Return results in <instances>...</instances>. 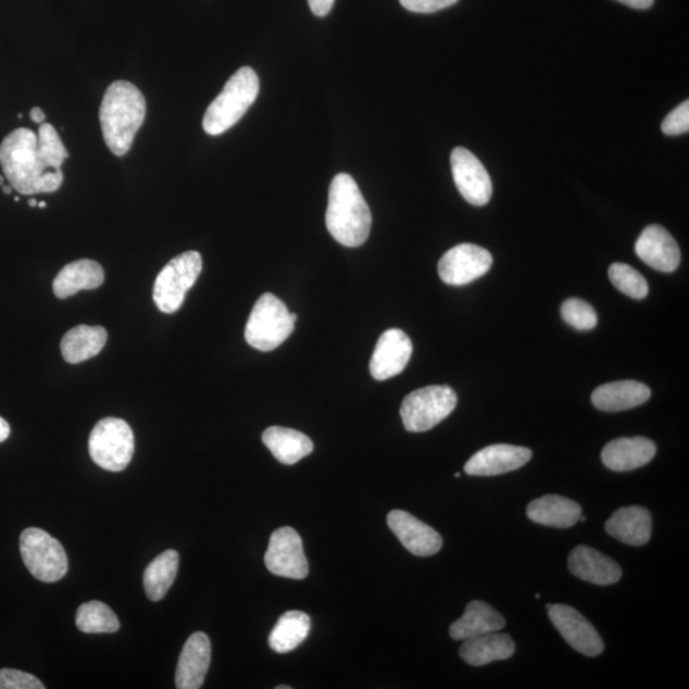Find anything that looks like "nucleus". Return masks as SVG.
I'll return each mask as SVG.
<instances>
[{
    "label": "nucleus",
    "instance_id": "23",
    "mask_svg": "<svg viewBox=\"0 0 689 689\" xmlns=\"http://www.w3.org/2000/svg\"><path fill=\"white\" fill-rule=\"evenodd\" d=\"M527 517L533 523L555 527V529H568L580 522L582 515L581 505L562 496H544L527 505Z\"/></svg>",
    "mask_w": 689,
    "mask_h": 689
},
{
    "label": "nucleus",
    "instance_id": "4",
    "mask_svg": "<svg viewBox=\"0 0 689 689\" xmlns=\"http://www.w3.org/2000/svg\"><path fill=\"white\" fill-rule=\"evenodd\" d=\"M260 93V79L251 67H241L227 80L203 116V129L211 136L224 134L243 118Z\"/></svg>",
    "mask_w": 689,
    "mask_h": 689
},
{
    "label": "nucleus",
    "instance_id": "31",
    "mask_svg": "<svg viewBox=\"0 0 689 689\" xmlns=\"http://www.w3.org/2000/svg\"><path fill=\"white\" fill-rule=\"evenodd\" d=\"M76 625L84 634H114L121 628V622L112 607L97 600L78 607Z\"/></svg>",
    "mask_w": 689,
    "mask_h": 689
},
{
    "label": "nucleus",
    "instance_id": "11",
    "mask_svg": "<svg viewBox=\"0 0 689 689\" xmlns=\"http://www.w3.org/2000/svg\"><path fill=\"white\" fill-rule=\"evenodd\" d=\"M493 265V256L486 248L464 243L446 252L438 263L441 280L449 285H467L486 275Z\"/></svg>",
    "mask_w": 689,
    "mask_h": 689
},
{
    "label": "nucleus",
    "instance_id": "27",
    "mask_svg": "<svg viewBox=\"0 0 689 689\" xmlns=\"http://www.w3.org/2000/svg\"><path fill=\"white\" fill-rule=\"evenodd\" d=\"M262 441L284 465H295L300 460L310 456L314 450L310 437L290 428L270 427L263 434Z\"/></svg>",
    "mask_w": 689,
    "mask_h": 689
},
{
    "label": "nucleus",
    "instance_id": "1",
    "mask_svg": "<svg viewBox=\"0 0 689 689\" xmlns=\"http://www.w3.org/2000/svg\"><path fill=\"white\" fill-rule=\"evenodd\" d=\"M70 153L51 124L42 123L38 136L20 128L0 145V164L13 189L25 196L57 192L63 185L62 165Z\"/></svg>",
    "mask_w": 689,
    "mask_h": 689
},
{
    "label": "nucleus",
    "instance_id": "43",
    "mask_svg": "<svg viewBox=\"0 0 689 689\" xmlns=\"http://www.w3.org/2000/svg\"><path fill=\"white\" fill-rule=\"evenodd\" d=\"M38 208L46 209L47 208V203L46 202H39L38 203Z\"/></svg>",
    "mask_w": 689,
    "mask_h": 689
},
{
    "label": "nucleus",
    "instance_id": "28",
    "mask_svg": "<svg viewBox=\"0 0 689 689\" xmlns=\"http://www.w3.org/2000/svg\"><path fill=\"white\" fill-rule=\"evenodd\" d=\"M108 333L101 326L80 325L64 335L61 350L64 361L79 364L97 356L104 349Z\"/></svg>",
    "mask_w": 689,
    "mask_h": 689
},
{
    "label": "nucleus",
    "instance_id": "6",
    "mask_svg": "<svg viewBox=\"0 0 689 689\" xmlns=\"http://www.w3.org/2000/svg\"><path fill=\"white\" fill-rule=\"evenodd\" d=\"M20 551L26 568L36 580L51 584L67 575V553L61 542L47 531L38 527L22 531Z\"/></svg>",
    "mask_w": 689,
    "mask_h": 689
},
{
    "label": "nucleus",
    "instance_id": "7",
    "mask_svg": "<svg viewBox=\"0 0 689 689\" xmlns=\"http://www.w3.org/2000/svg\"><path fill=\"white\" fill-rule=\"evenodd\" d=\"M89 451L93 463L104 471L123 472L134 458V431L118 417H105L91 431Z\"/></svg>",
    "mask_w": 689,
    "mask_h": 689
},
{
    "label": "nucleus",
    "instance_id": "18",
    "mask_svg": "<svg viewBox=\"0 0 689 689\" xmlns=\"http://www.w3.org/2000/svg\"><path fill=\"white\" fill-rule=\"evenodd\" d=\"M211 664V641L203 632H196L189 637L181 650L175 686L178 689H198L204 684V678Z\"/></svg>",
    "mask_w": 689,
    "mask_h": 689
},
{
    "label": "nucleus",
    "instance_id": "10",
    "mask_svg": "<svg viewBox=\"0 0 689 689\" xmlns=\"http://www.w3.org/2000/svg\"><path fill=\"white\" fill-rule=\"evenodd\" d=\"M265 563L271 574L292 580H304L310 572L302 538L288 526L271 535Z\"/></svg>",
    "mask_w": 689,
    "mask_h": 689
},
{
    "label": "nucleus",
    "instance_id": "37",
    "mask_svg": "<svg viewBox=\"0 0 689 689\" xmlns=\"http://www.w3.org/2000/svg\"><path fill=\"white\" fill-rule=\"evenodd\" d=\"M311 11L318 17H325L331 12L335 0H308Z\"/></svg>",
    "mask_w": 689,
    "mask_h": 689
},
{
    "label": "nucleus",
    "instance_id": "45",
    "mask_svg": "<svg viewBox=\"0 0 689 689\" xmlns=\"http://www.w3.org/2000/svg\"><path fill=\"white\" fill-rule=\"evenodd\" d=\"M4 186V178L2 177V175H0V187Z\"/></svg>",
    "mask_w": 689,
    "mask_h": 689
},
{
    "label": "nucleus",
    "instance_id": "2",
    "mask_svg": "<svg viewBox=\"0 0 689 689\" xmlns=\"http://www.w3.org/2000/svg\"><path fill=\"white\" fill-rule=\"evenodd\" d=\"M99 116L108 149L115 156H124L145 122V97L134 84L116 80L108 87Z\"/></svg>",
    "mask_w": 689,
    "mask_h": 689
},
{
    "label": "nucleus",
    "instance_id": "3",
    "mask_svg": "<svg viewBox=\"0 0 689 689\" xmlns=\"http://www.w3.org/2000/svg\"><path fill=\"white\" fill-rule=\"evenodd\" d=\"M326 225L335 240L344 247H361L369 237L371 210L349 174H337L329 186Z\"/></svg>",
    "mask_w": 689,
    "mask_h": 689
},
{
    "label": "nucleus",
    "instance_id": "41",
    "mask_svg": "<svg viewBox=\"0 0 689 689\" xmlns=\"http://www.w3.org/2000/svg\"><path fill=\"white\" fill-rule=\"evenodd\" d=\"M2 188H3V193L4 195H11L12 193V190H13L12 186H3Z\"/></svg>",
    "mask_w": 689,
    "mask_h": 689
},
{
    "label": "nucleus",
    "instance_id": "5",
    "mask_svg": "<svg viewBox=\"0 0 689 689\" xmlns=\"http://www.w3.org/2000/svg\"><path fill=\"white\" fill-rule=\"evenodd\" d=\"M298 315L271 292L263 295L253 306L246 327V340L252 348L273 351L295 331Z\"/></svg>",
    "mask_w": 689,
    "mask_h": 689
},
{
    "label": "nucleus",
    "instance_id": "17",
    "mask_svg": "<svg viewBox=\"0 0 689 689\" xmlns=\"http://www.w3.org/2000/svg\"><path fill=\"white\" fill-rule=\"evenodd\" d=\"M636 254L660 273H673L680 263V249L671 233L660 225H650L636 241Z\"/></svg>",
    "mask_w": 689,
    "mask_h": 689
},
{
    "label": "nucleus",
    "instance_id": "16",
    "mask_svg": "<svg viewBox=\"0 0 689 689\" xmlns=\"http://www.w3.org/2000/svg\"><path fill=\"white\" fill-rule=\"evenodd\" d=\"M533 458L526 447L512 444H492L476 452L467 461L465 473L472 476H496L518 471Z\"/></svg>",
    "mask_w": 689,
    "mask_h": 689
},
{
    "label": "nucleus",
    "instance_id": "40",
    "mask_svg": "<svg viewBox=\"0 0 689 689\" xmlns=\"http://www.w3.org/2000/svg\"><path fill=\"white\" fill-rule=\"evenodd\" d=\"M30 116L32 121L38 124H42L43 121H46L47 118L46 113H43L42 110L38 107L32 109Z\"/></svg>",
    "mask_w": 689,
    "mask_h": 689
},
{
    "label": "nucleus",
    "instance_id": "36",
    "mask_svg": "<svg viewBox=\"0 0 689 689\" xmlns=\"http://www.w3.org/2000/svg\"><path fill=\"white\" fill-rule=\"evenodd\" d=\"M458 2L459 0H400L405 10L415 13H435Z\"/></svg>",
    "mask_w": 689,
    "mask_h": 689
},
{
    "label": "nucleus",
    "instance_id": "33",
    "mask_svg": "<svg viewBox=\"0 0 689 689\" xmlns=\"http://www.w3.org/2000/svg\"><path fill=\"white\" fill-rule=\"evenodd\" d=\"M562 318L569 326L580 329V331H589L598 325V315L596 310L585 300L572 298L566 300L561 308Z\"/></svg>",
    "mask_w": 689,
    "mask_h": 689
},
{
    "label": "nucleus",
    "instance_id": "22",
    "mask_svg": "<svg viewBox=\"0 0 689 689\" xmlns=\"http://www.w3.org/2000/svg\"><path fill=\"white\" fill-rule=\"evenodd\" d=\"M651 391L647 385L637 380H618V383L599 386L591 394L593 406L606 413L623 412L644 404Z\"/></svg>",
    "mask_w": 689,
    "mask_h": 689
},
{
    "label": "nucleus",
    "instance_id": "26",
    "mask_svg": "<svg viewBox=\"0 0 689 689\" xmlns=\"http://www.w3.org/2000/svg\"><path fill=\"white\" fill-rule=\"evenodd\" d=\"M515 642L510 635L490 632L464 640L463 647L460 648V656L467 664L483 666L510 659L515 654Z\"/></svg>",
    "mask_w": 689,
    "mask_h": 689
},
{
    "label": "nucleus",
    "instance_id": "46",
    "mask_svg": "<svg viewBox=\"0 0 689 689\" xmlns=\"http://www.w3.org/2000/svg\"><path fill=\"white\" fill-rule=\"evenodd\" d=\"M460 476H461L460 473L454 474V478H460Z\"/></svg>",
    "mask_w": 689,
    "mask_h": 689
},
{
    "label": "nucleus",
    "instance_id": "20",
    "mask_svg": "<svg viewBox=\"0 0 689 689\" xmlns=\"http://www.w3.org/2000/svg\"><path fill=\"white\" fill-rule=\"evenodd\" d=\"M655 454L656 446L649 438H618L604 447L601 460L613 472H630L648 465Z\"/></svg>",
    "mask_w": 689,
    "mask_h": 689
},
{
    "label": "nucleus",
    "instance_id": "25",
    "mask_svg": "<svg viewBox=\"0 0 689 689\" xmlns=\"http://www.w3.org/2000/svg\"><path fill=\"white\" fill-rule=\"evenodd\" d=\"M105 280L104 268L91 260H79L70 263L55 277L53 290L57 298L67 299L80 290L100 288Z\"/></svg>",
    "mask_w": 689,
    "mask_h": 689
},
{
    "label": "nucleus",
    "instance_id": "35",
    "mask_svg": "<svg viewBox=\"0 0 689 689\" xmlns=\"http://www.w3.org/2000/svg\"><path fill=\"white\" fill-rule=\"evenodd\" d=\"M663 134L666 136H680L689 130V101L686 100L674 109L662 123Z\"/></svg>",
    "mask_w": 689,
    "mask_h": 689
},
{
    "label": "nucleus",
    "instance_id": "19",
    "mask_svg": "<svg viewBox=\"0 0 689 689\" xmlns=\"http://www.w3.org/2000/svg\"><path fill=\"white\" fill-rule=\"evenodd\" d=\"M572 575L599 586L617 584L622 577L619 564L597 549L580 546L568 556Z\"/></svg>",
    "mask_w": 689,
    "mask_h": 689
},
{
    "label": "nucleus",
    "instance_id": "32",
    "mask_svg": "<svg viewBox=\"0 0 689 689\" xmlns=\"http://www.w3.org/2000/svg\"><path fill=\"white\" fill-rule=\"evenodd\" d=\"M610 278L615 288L630 298L643 299L649 295V285L644 277L626 263H613Z\"/></svg>",
    "mask_w": 689,
    "mask_h": 689
},
{
    "label": "nucleus",
    "instance_id": "15",
    "mask_svg": "<svg viewBox=\"0 0 689 689\" xmlns=\"http://www.w3.org/2000/svg\"><path fill=\"white\" fill-rule=\"evenodd\" d=\"M387 524L408 551L417 556H430L441 551L443 541L434 527L421 522L406 511L388 513Z\"/></svg>",
    "mask_w": 689,
    "mask_h": 689
},
{
    "label": "nucleus",
    "instance_id": "8",
    "mask_svg": "<svg viewBox=\"0 0 689 689\" xmlns=\"http://www.w3.org/2000/svg\"><path fill=\"white\" fill-rule=\"evenodd\" d=\"M458 405V394L450 386H427L409 393L400 409L405 429L421 434L443 422Z\"/></svg>",
    "mask_w": 689,
    "mask_h": 689
},
{
    "label": "nucleus",
    "instance_id": "24",
    "mask_svg": "<svg viewBox=\"0 0 689 689\" xmlns=\"http://www.w3.org/2000/svg\"><path fill=\"white\" fill-rule=\"evenodd\" d=\"M505 626L503 615L484 601L474 600L468 603L460 619L450 627L453 640L464 641L472 637L490 632H500Z\"/></svg>",
    "mask_w": 689,
    "mask_h": 689
},
{
    "label": "nucleus",
    "instance_id": "14",
    "mask_svg": "<svg viewBox=\"0 0 689 689\" xmlns=\"http://www.w3.org/2000/svg\"><path fill=\"white\" fill-rule=\"evenodd\" d=\"M413 354V342L401 329L391 328L380 335L369 369L373 378L386 380L400 375Z\"/></svg>",
    "mask_w": 689,
    "mask_h": 689
},
{
    "label": "nucleus",
    "instance_id": "21",
    "mask_svg": "<svg viewBox=\"0 0 689 689\" xmlns=\"http://www.w3.org/2000/svg\"><path fill=\"white\" fill-rule=\"evenodd\" d=\"M605 530L611 537L625 544L634 547L648 544L652 531L651 513L640 505L619 509L607 519Z\"/></svg>",
    "mask_w": 689,
    "mask_h": 689
},
{
    "label": "nucleus",
    "instance_id": "29",
    "mask_svg": "<svg viewBox=\"0 0 689 689\" xmlns=\"http://www.w3.org/2000/svg\"><path fill=\"white\" fill-rule=\"evenodd\" d=\"M311 626L310 615L299 611L286 612L268 637L270 648L277 654H288L304 642L311 632Z\"/></svg>",
    "mask_w": 689,
    "mask_h": 689
},
{
    "label": "nucleus",
    "instance_id": "9",
    "mask_svg": "<svg viewBox=\"0 0 689 689\" xmlns=\"http://www.w3.org/2000/svg\"><path fill=\"white\" fill-rule=\"evenodd\" d=\"M201 271L202 256L195 251L181 253L168 262L153 286V300L159 310L166 314L177 312Z\"/></svg>",
    "mask_w": 689,
    "mask_h": 689
},
{
    "label": "nucleus",
    "instance_id": "34",
    "mask_svg": "<svg viewBox=\"0 0 689 689\" xmlns=\"http://www.w3.org/2000/svg\"><path fill=\"white\" fill-rule=\"evenodd\" d=\"M41 680L30 673L0 669V689H43Z\"/></svg>",
    "mask_w": 689,
    "mask_h": 689
},
{
    "label": "nucleus",
    "instance_id": "30",
    "mask_svg": "<svg viewBox=\"0 0 689 689\" xmlns=\"http://www.w3.org/2000/svg\"><path fill=\"white\" fill-rule=\"evenodd\" d=\"M179 568L178 552L168 549L153 560L145 571L143 585L146 597L151 601L163 600L177 578Z\"/></svg>",
    "mask_w": 689,
    "mask_h": 689
},
{
    "label": "nucleus",
    "instance_id": "38",
    "mask_svg": "<svg viewBox=\"0 0 689 689\" xmlns=\"http://www.w3.org/2000/svg\"><path fill=\"white\" fill-rule=\"evenodd\" d=\"M617 2L630 7L635 10H649L655 0H617Z\"/></svg>",
    "mask_w": 689,
    "mask_h": 689
},
{
    "label": "nucleus",
    "instance_id": "39",
    "mask_svg": "<svg viewBox=\"0 0 689 689\" xmlns=\"http://www.w3.org/2000/svg\"><path fill=\"white\" fill-rule=\"evenodd\" d=\"M11 435L10 424L0 416V443L7 441Z\"/></svg>",
    "mask_w": 689,
    "mask_h": 689
},
{
    "label": "nucleus",
    "instance_id": "42",
    "mask_svg": "<svg viewBox=\"0 0 689 689\" xmlns=\"http://www.w3.org/2000/svg\"><path fill=\"white\" fill-rule=\"evenodd\" d=\"M38 203H39V202H38V201H36V200H30V201H28V206H30V208H38Z\"/></svg>",
    "mask_w": 689,
    "mask_h": 689
},
{
    "label": "nucleus",
    "instance_id": "12",
    "mask_svg": "<svg viewBox=\"0 0 689 689\" xmlns=\"http://www.w3.org/2000/svg\"><path fill=\"white\" fill-rule=\"evenodd\" d=\"M451 166L454 185L468 203L484 206L490 201L493 195L492 179L472 151L454 149L451 153Z\"/></svg>",
    "mask_w": 689,
    "mask_h": 689
},
{
    "label": "nucleus",
    "instance_id": "13",
    "mask_svg": "<svg viewBox=\"0 0 689 689\" xmlns=\"http://www.w3.org/2000/svg\"><path fill=\"white\" fill-rule=\"evenodd\" d=\"M548 611L549 619L571 648L590 657L599 656L604 651V642L596 627L575 607L554 604Z\"/></svg>",
    "mask_w": 689,
    "mask_h": 689
},
{
    "label": "nucleus",
    "instance_id": "44",
    "mask_svg": "<svg viewBox=\"0 0 689 689\" xmlns=\"http://www.w3.org/2000/svg\"><path fill=\"white\" fill-rule=\"evenodd\" d=\"M291 687L289 686H277L276 689H290Z\"/></svg>",
    "mask_w": 689,
    "mask_h": 689
}]
</instances>
